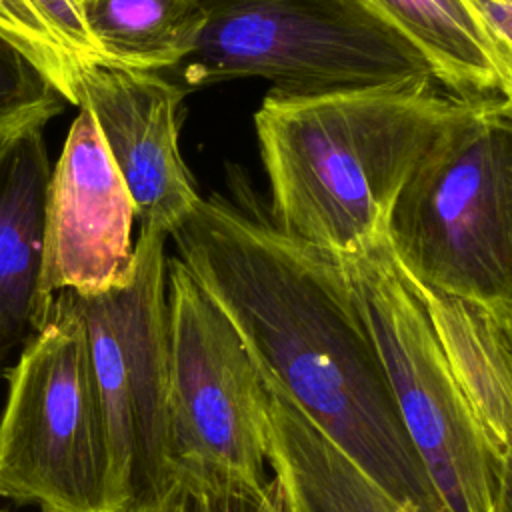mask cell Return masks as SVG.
Returning <instances> with one entry per match:
<instances>
[{"mask_svg":"<svg viewBox=\"0 0 512 512\" xmlns=\"http://www.w3.org/2000/svg\"><path fill=\"white\" fill-rule=\"evenodd\" d=\"M132 198L86 108H78L50 170L44 204L42 294H100L132 266Z\"/></svg>","mask_w":512,"mask_h":512,"instance_id":"9c48e42d","label":"cell"},{"mask_svg":"<svg viewBox=\"0 0 512 512\" xmlns=\"http://www.w3.org/2000/svg\"><path fill=\"white\" fill-rule=\"evenodd\" d=\"M78 12L106 64L160 74L190 54L204 22L200 0H88Z\"/></svg>","mask_w":512,"mask_h":512,"instance_id":"9a60e30c","label":"cell"},{"mask_svg":"<svg viewBox=\"0 0 512 512\" xmlns=\"http://www.w3.org/2000/svg\"><path fill=\"white\" fill-rule=\"evenodd\" d=\"M190 54L166 76L188 92L234 78L302 100L434 78L418 48L368 0H200ZM438 82V80H436Z\"/></svg>","mask_w":512,"mask_h":512,"instance_id":"3957f363","label":"cell"},{"mask_svg":"<svg viewBox=\"0 0 512 512\" xmlns=\"http://www.w3.org/2000/svg\"><path fill=\"white\" fill-rule=\"evenodd\" d=\"M386 242L408 278L512 310V98L482 102L434 142L396 196Z\"/></svg>","mask_w":512,"mask_h":512,"instance_id":"277c9868","label":"cell"},{"mask_svg":"<svg viewBox=\"0 0 512 512\" xmlns=\"http://www.w3.org/2000/svg\"><path fill=\"white\" fill-rule=\"evenodd\" d=\"M0 36L72 106H78L82 70L106 64L72 0H0Z\"/></svg>","mask_w":512,"mask_h":512,"instance_id":"2e32d148","label":"cell"},{"mask_svg":"<svg viewBox=\"0 0 512 512\" xmlns=\"http://www.w3.org/2000/svg\"><path fill=\"white\" fill-rule=\"evenodd\" d=\"M338 258L442 510L510 512V462L488 444L386 238Z\"/></svg>","mask_w":512,"mask_h":512,"instance_id":"5b68a950","label":"cell"},{"mask_svg":"<svg viewBox=\"0 0 512 512\" xmlns=\"http://www.w3.org/2000/svg\"><path fill=\"white\" fill-rule=\"evenodd\" d=\"M166 304L174 474L264 490L266 392L250 346L176 256L166 262Z\"/></svg>","mask_w":512,"mask_h":512,"instance_id":"ba28073f","label":"cell"},{"mask_svg":"<svg viewBox=\"0 0 512 512\" xmlns=\"http://www.w3.org/2000/svg\"><path fill=\"white\" fill-rule=\"evenodd\" d=\"M184 96L160 72L90 64L78 78V108L92 114L140 226L168 236L200 200L180 152Z\"/></svg>","mask_w":512,"mask_h":512,"instance_id":"30bf717a","label":"cell"},{"mask_svg":"<svg viewBox=\"0 0 512 512\" xmlns=\"http://www.w3.org/2000/svg\"><path fill=\"white\" fill-rule=\"evenodd\" d=\"M428 60L436 80L464 100L512 98V56L432 0H368Z\"/></svg>","mask_w":512,"mask_h":512,"instance_id":"5bb4252c","label":"cell"},{"mask_svg":"<svg viewBox=\"0 0 512 512\" xmlns=\"http://www.w3.org/2000/svg\"><path fill=\"white\" fill-rule=\"evenodd\" d=\"M482 102L434 78L302 100L266 94L254 128L274 226L332 256L386 238L412 170Z\"/></svg>","mask_w":512,"mask_h":512,"instance_id":"7a4b0ae2","label":"cell"},{"mask_svg":"<svg viewBox=\"0 0 512 512\" xmlns=\"http://www.w3.org/2000/svg\"><path fill=\"white\" fill-rule=\"evenodd\" d=\"M170 238L284 394L408 510L444 512L340 258L284 236L238 166Z\"/></svg>","mask_w":512,"mask_h":512,"instance_id":"6da1fadb","label":"cell"},{"mask_svg":"<svg viewBox=\"0 0 512 512\" xmlns=\"http://www.w3.org/2000/svg\"><path fill=\"white\" fill-rule=\"evenodd\" d=\"M500 6H504V8H512V0H496Z\"/></svg>","mask_w":512,"mask_h":512,"instance_id":"d6986e66","label":"cell"},{"mask_svg":"<svg viewBox=\"0 0 512 512\" xmlns=\"http://www.w3.org/2000/svg\"><path fill=\"white\" fill-rule=\"evenodd\" d=\"M6 378L0 498L40 512H120L84 328L66 292Z\"/></svg>","mask_w":512,"mask_h":512,"instance_id":"8992f818","label":"cell"},{"mask_svg":"<svg viewBox=\"0 0 512 512\" xmlns=\"http://www.w3.org/2000/svg\"><path fill=\"white\" fill-rule=\"evenodd\" d=\"M258 364V362H256ZM280 512H412L334 444L258 364Z\"/></svg>","mask_w":512,"mask_h":512,"instance_id":"7c38bea8","label":"cell"},{"mask_svg":"<svg viewBox=\"0 0 512 512\" xmlns=\"http://www.w3.org/2000/svg\"><path fill=\"white\" fill-rule=\"evenodd\" d=\"M408 282L428 314L450 374L488 444L510 462L512 310L446 294L412 278Z\"/></svg>","mask_w":512,"mask_h":512,"instance_id":"4fadbf2b","label":"cell"},{"mask_svg":"<svg viewBox=\"0 0 512 512\" xmlns=\"http://www.w3.org/2000/svg\"><path fill=\"white\" fill-rule=\"evenodd\" d=\"M44 126L0 144V378L44 324V204L50 178Z\"/></svg>","mask_w":512,"mask_h":512,"instance_id":"8fae6325","label":"cell"},{"mask_svg":"<svg viewBox=\"0 0 512 512\" xmlns=\"http://www.w3.org/2000/svg\"><path fill=\"white\" fill-rule=\"evenodd\" d=\"M66 104L48 78L0 36V144L22 130L46 126Z\"/></svg>","mask_w":512,"mask_h":512,"instance_id":"e0dca14e","label":"cell"},{"mask_svg":"<svg viewBox=\"0 0 512 512\" xmlns=\"http://www.w3.org/2000/svg\"><path fill=\"white\" fill-rule=\"evenodd\" d=\"M168 234L144 224L128 276L100 294H68L104 414L112 492L120 512L156 498L174 480L168 460Z\"/></svg>","mask_w":512,"mask_h":512,"instance_id":"52a82bcc","label":"cell"},{"mask_svg":"<svg viewBox=\"0 0 512 512\" xmlns=\"http://www.w3.org/2000/svg\"><path fill=\"white\" fill-rule=\"evenodd\" d=\"M0 512H8V510H6V508H0Z\"/></svg>","mask_w":512,"mask_h":512,"instance_id":"44dd1931","label":"cell"},{"mask_svg":"<svg viewBox=\"0 0 512 512\" xmlns=\"http://www.w3.org/2000/svg\"><path fill=\"white\" fill-rule=\"evenodd\" d=\"M126 512H210V508L200 484L190 476L176 474L164 492Z\"/></svg>","mask_w":512,"mask_h":512,"instance_id":"ac0fdd59","label":"cell"},{"mask_svg":"<svg viewBox=\"0 0 512 512\" xmlns=\"http://www.w3.org/2000/svg\"><path fill=\"white\" fill-rule=\"evenodd\" d=\"M72 2H74V6H76V8H78V6H80V4H82V2H88V0H72Z\"/></svg>","mask_w":512,"mask_h":512,"instance_id":"ffe728a7","label":"cell"}]
</instances>
